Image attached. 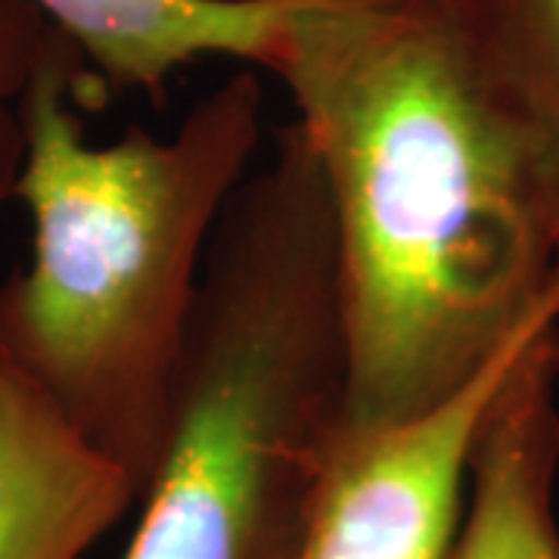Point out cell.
Returning <instances> with one entry per match:
<instances>
[{"label":"cell","instance_id":"cell-6","mask_svg":"<svg viewBox=\"0 0 559 559\" xmlns=\"http://www.w3.org/2000/svg\"><path fill=\"white\" fill-rule=\"evenodd\" d=\"M559 323L522 352L481 419L444 559H559Z\"/></svg>","mask_w":559,"mask_h":559},{"label":"cell","instance_id":"cell-9","mask_svg":"<svg viewBox=\"0 0 559 559\" xmlns=\"http://www.w3.org/2000/svg\"><path fill=\"white\" fill-rule=\"evenodd\" d=\"M53 25L22 0H0V202L16 197L25 162L22 97L38 72Z\"/></svg>","mask_w":559,"mask_h":559},{"label":"cell","instance_id":"cell-5","mask_svg":"<svg viewBox=\"0 0 559 559\" xmlns=\"http://www.w3.org/2000/svg\"><path fill=\"white\" fill-rule=\"evenodd\" d=\"M140 498L128 469L0 358V559H84Z\"/></svg>","mask_w":559,"mask_h":559},{"label":"cell","instance_id":"cell-1","mask_svg":"<svg viewBox=\"0 0 559 559\" xmlns=\"http://www.w3.org/2000/svg\"><path fill=\"white\" fill-rule=\"evenodd\" d=\"M333 212L348 426L441 407L559 320V212L444 0H296L271 66Z\"/></svg>","mask_w":559,"mask_h":559},{"label":"cell","instance_id":"cell-3","mask_svg":"<svg viewBox=\"0 0 559 559\" xmlns=\"http://www.w3.org/2000/svg\"><path fill=\"white\" fill-rule=\"evenodd\" d=\"M348 399L333 212L289 121L209 242L162 460L121 559H277L348 429Z\"/></svg>","mask_w":559,"mask_h":559},{"label":"cell","instance_id":"cell-2","mask_svg":"<svg viewBox=\"0 0 559 559\" xmlns=\"http://www.w3.org/2000/svg\"><path fill=\"white\" fill-rule=\"evenodd\" d=\"M109 97L53 28L20 106L32 259L0 283V358L146 491L209 242L259 150L264 87L242 69L175 138L131 128L94 146L81 112Z\"/></svg>","mask_w":559,"mask_h":559},{"label":"cell","instance_id":"cell-8","mask_svg":"<svg viewBox=\"0 0 559 559\" xmlns=\"http://www.w3.org/2000/svg\"><path fill=\"white\" fill-rule=\"evenodd\" d=\"M481 87L559 212V0H444Z\"/></svg>","mask_w":559,"mask_h":559},{"label":"cell","instance_id":"cell-7","mask_svg":"<svg viewBox=\"0 0 559 559\" xmlns=\"http://www.w3.org/2000/svg\"><path fill=\"white\" fill-rule=\"evenodd\" d=\"M60 28L109 94L159 106L168 81L200 60L267 69L296 0H22Z\"/></svg>","mask_w":559,"mask_h":559},{"label":"cell","instance_id":"cell-4","mask_svg":"<svg viewBox=\"0 0 559 559\" xmlns=\"http://www.w3.org/2000/svg\"><path fill=\"white\" fill-rule=\"evenodd\" d=\"M554 323L528 330L436 411L399 426H348L277 559L448 557L481 419L528 342Z\"/></svg>","mask_w":559,"mask_h":559}]
</instances>
